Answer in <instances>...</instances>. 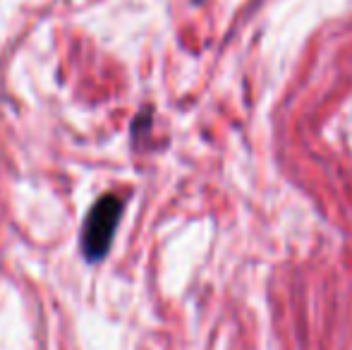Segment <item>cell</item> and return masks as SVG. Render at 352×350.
I'll return each mask as SVG.
<instances>
[{"instance_id": "cell-1", "label": "cell", "mask_w": 352, "mask_h": 350, "mask_svg": "<svg viewBox=\"0 0 352 350\" xmlns=\"http://www.w3.org/2000/svg\"><path fill=\"white\" fill-rule=\"evenodd\" d=\"M125 211V201L118 195H103L91 204L89 214L84 216L82 235H79V250L89 264H98L108 257L113 240L118 233V223Z\"/></svg>"}]
</instances>
